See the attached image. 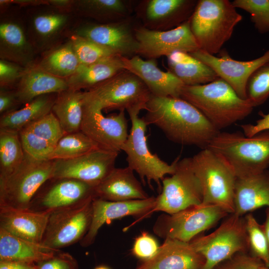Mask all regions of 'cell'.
I'll return each mask as SVG.
<instances>
[{
    "instance_id": "b9f144b4",
    "label": "cell",
    "mask_w": 269,
    "mask_h": 269,
    "mask_svg": "<svg viewBox=\"0 0 269 269\" xmlns=\"http://www.w3.org/2000/svg\"><path fill=\"white\" fill-rule=\"evenodd\" d=\"M66 20V16L61 14L41 15L35 18L34 27L40 35L48 36L59 30L64 24Z\"/></svg>"
},
{
    "instance_id": "30bf717a",
    "label": "cell",
    "mask_w": 269,
    "mask_h": 269,
    "mask_svg": "<svg viewBox=\"0 0 269 269\" xmlns=\"http://www.w3.org/2000/svg\"><path fill=\"white\" fill-rule=\"evenodd\" d=\"M229 214L219 206L201 204L173 214H161L156 219L152 230L155 235L164 240L171 239L189 243Z\"/></svg>"
},
{
    "instance_id": "4316f807",
    "label": "cell",
    "mask_w": 269,
    "mask_h": 269,
    "mask_svg": "<svg viewBox=\"0 0 269 269\" xmlns=\"http://www.w3.org/2000/svg\"><path fill=\"white\" fill-rule=\"evenodd\" d=\"M60 251L20 238L0 228V261L35 264L52 258Z\"/></svg>"
},
{
    "instance_id": "603a6c76",
    "label": "cell",
    "mask_w": 269,
    "mask_h": 269,
    "mask_svg": "<svg viewBox=\"0 0 269 269\" xmlns=\"http://www.w3.org/2000/svg\"><path fill=\"white\" fill-rule=\"evenodd\" d=\"M128 166L115 167L99 184L94 187L93 199L118 202L145 199L150 197Z\"/></svg>"
},
{
    "instance_id": "83f0119b",
    "label": "cell",
    "mask_w": 269,
    "mask_h": 269,
    "mask_svg": "<svg viewBox=\"0 0 269 269\" xmlns=\"http://www.w3.org/2000/svg\"><path fill=\"white\" fill-rule=\"evenodd\" d=\"M197 1L191 0H150L145 8V17L149 23L172 29L188 20Z\"/></svg>"
},
{
    "instance_id": "f6af8a7d",
    "label": "cell",
    "mask_w": 269,
    "mask_h": 269,
    "mask_svg": "<svg viewBox=\"0 0 269 269\" xmlns=\"http://www.w3.org/2000/svg\"><path fill=\"white\" fill-rule=\"evenodd\" d=\"M37 269H78V264L70 254L60 251L52 258L37 264Z\"/></svg>"
},
{
    "instance_id": "3957f363",
    "label": "cell",
    "mask_w": 269,
    "mask_h": 269,
    "mask_svg": "<svg viewBox=\"0 0 269 269\" xmlns=\"http://www.w3.org/2000/svg\"><path fill=\"white\" fill-rule=\"evenodd\" d=\"M206 148L224 158L238 178L256 174L269 166V130L251 137L240 132H219Z\"/></svg>"
},
{
    "instance_id": "484cf974",
    "label": "cell",
    "mask_w": 269,
    "mask_h": 269,
    "mask_svg": "<svg viewBox=\"0 0 269 269\" xmlns=\"http://www.w3.org/2000/svg\"><path fill=\"white\" fill-rule=\"evenodd\" d=\"M69 89L66 80L36 67L24 70L14 92L19 103L26 104L39 96L58 94Z\"/></svg>"
},
{
    "instance_id": "7c38bea8",
    "label": "cell",
    "mask_w": 269,
    "mask_h": 269,
    "mask_svg": "<svg viewBox=\"0 0 269 269\" xmlns=\"http://www.w3.org/2000/svg\"><path fill=\"white\" fill-rule=\"evenodd\" d=\"M93 199L50 214L41 244L58 251L80 242L91 225Z\"/></svg>"
},
{
    "instance_id": "8992f818",
    "label": "cell",
    "mask_w": 269,
    "mask_h": 269,
    "mask_svg": "<svg viewBox=\"0 0 269 269\" xmlns=\"http://www.w3.org/2000/svg\"><path fill=\"white\" fill-rule=\"evenodd\" d=\"M140 111L139 109L128 111L132 126L122 150L127 155L128 166L138 175L144 184L146 182L151 187V182H154L160 193L162 188L160 182L166 175L175 172L180 156L169 164L151 152L145 135L147 126L142 118L139 117Z\"/></svg>"
},
{
    "instance_id": "bcb514c9",
    "label": "cell",
    "mask_w": 269,
    "mask_h": 269,
    "mask_svg": "<svg viewBox=\"0 0 269 269\" xmlns=\"http://www.w3.org/2000/svg\"><path fill=\"white\" fill-rule=\"evenodd\" d=\"M24 70L18 66L4 60L0 61V83L1 87L9 85L20 79Z\"/></svg>"
},
{
    "instance_id": "f546056e",
    "label": "cell",
    "mask_w": 269,
    "mask_h": 269,
    "mask_svg": "<svg viewBox=\"0 0 269 269\" xmlns=\"http://www.w3.org/2000/svg\"><path fill=\"white\" fill-rule=\"evenodd\" d=\"M167 59L169 71L185 85L206 84L219 78L211 68L189 53L175 51Z\"/></svg>"
},
{
    "instance_id": "7a4b0ae2",
    "label": "cell",
    "mask_w": 269,
    "mask_h": 269,
    "mask_svg": "<svg viewBox=\"0 0 269 269\" xmlns=\"http://www.w3.org/2000/svg\"><path fill=\"white\" fill-rule=\"evenodd\" d=\"M180 98L196 108L220 132L248 117L254 108L220 78L206 84L185 85Z\"/></svg>"
},
{
    "instance_id": "7dc6e473",
    "label": "cell",
    "mask_w": 269,
    "mask_h": 269,
    "mask_svg": "<svg viewBox=\"0 0 269 269\" xmlns=\"http://www.w3.org/2000/svg\"><path fill=\"white\" fill-rule=\"evenodd\" d=\"M261 118L255 124H245L241 126L243 134L248 137L252 136L261 132L269 130V113H259Z\"/></svg>"
},
{
    "instance_id": "5b68a950",
    "label": "cell",
    "mask_w": 269,
    "mask_h": 269,
    "mask_svg": "<svg viewBox=\"0 0 269 269\" xmlns=\"http://www.w3.org/2000/svg\"><path fill=\"white\" fill-rule=\"evenodd\" d=\"M193 170L203 192V205L219 206L229 214L235 211L237 180L233 169L220 155L205 148L191 157Z\"/></svg>"
},
{
    "instance_id": "7402d4cb",
    "label": "cell",
    "mask_w": 269,
    "mask_h": 269,
    "mask_svg": "<svg viewBox=\"0 0 269 269\" xmlns=\"http://www.w3.org/2000/svg\"><path fill=\"white\" fill-rule=\"evenodd\" d=\"M77 35L125 57L136 54L138 42L130 26L124 23L93 24L80 29Z\"/></svg>"
},
{
    "instance_id": "7bdbcfd3",
    "label": "cell",
    "mask_w": 269,
    "mask_h": 269,
    "mask_svg": "<svg viewBox=\"0 0 269 269\" xmlns=\"http://www.w3.org/2000/svg\"><path fill=\"white\" fill-rule=\"evenodd\" d=\"M263 266L265 265L260 260L248 253H238L214 269H260Z\"/></svg>"
},
{
    "instance_id": "9c48e42d",
    "label": "cell",
    "mask_w": 269,
    "mask_h": 269,
    "mask_svg": "<svg viewBox=\"0 0 269 269\" xmlns=\"http://www.w3.org/2000/svg\"><path fill=\"white\" fill-rule=\"evenodd\" d=\"M54 161L37 160L25 154L20 164L0 180V208L28 209L41 186L53 176Z\"/></svg>"
},
{
    "instance_id": "c3c4849f",
    "label": "cell",
    "mask_w": 269,
    "mask_h": 269,
    "mask_svg": "<svg viewBox=\"0 0 269 269\" xmlns=\"http://www.w3.org/2000/svg\"><path fill=\"white\" fill-rule=\"evenodd\" d=\"M19 103L15 92L1 91L0 93V113L1 115L15 111Z\"/></svg>"
},
{
    "instance_id": "f907efd6",
    "label": "cell",
    "mask_w": 269,
    "mask_h": 269,
    "mask_svg": "<svg viewBox=\"0 0 269 269\" xmlns=\"http://www.w3.org/2000/svg\"><path fill=\"white\" fill-rule=\"evenodd\" d=\"M269 246V208L266 210V220L263 224Z\"/></svg>"
},
{
    "instance_id": "4fadbf2b",
    "label": "cell",
    "mask_w": 269,
    "mask_h": 269,
    "mask_svg": "<svg viewBox=\"0 0 269 269\" xmlns=\"http://www.w3.org/2000/svg\"><path fill=\"white\" fill-rule=\"evenodd\" d=\"M93 186L77 179L51 178L37 191L28 209L50 214L93 198Z\"/></svg>"
},
{
    "instance_id": "d6986e66",
    "label": "cell",
    "mask_w": 269,
    "mask_h": 269,
    "mask_svg": "<svg viewBox=\"0 0 269 269\" xmlns=\"http://www.w3.org/2000/svg\"><path fill=\"white\" fill-rule=\"evenodd\" d=\"M26 155L37 160H47L59 140L65 134L51 112L27 125L19 132Z\"/></svg>"
},
{
    "instance_id": "2e32d148",
    "label": "cell",
    "mask_w": 269,
    "mask_h": 269,
    "mask_svg": "<svg viewBox=\"0 0 269 269\" xmlns=\"http://www.w3.org/2000/svg\"><path fill=\"white\" fill-rule=\"evenodd\" d=\"M119 153L97 149L75 158L53 160L52 178L75 179L95 187L115 168Z\"/></svg>"
},
{
    "instance_id": "5bb4252c",
    "label": "cell",
    "mask_w": 269,
    "mask_h": 269,
    "mask_svg": "<svg viewBox=\"0 0 269 269\" xmlns=\"http://www.w3.org/2000/svg\"><path fill=\"white\" fill-rule=\"evenodd\" d=\"M138 42L137 53L148 59L166 57L175 51L189 53L199 49L190 28V19L178 26L166 30L145 27L135 29Z\"/></svg>"
},
{
    "instance_id": "f35d334b",
    "label": "cell",
    "mask_w": 269,
    "mask_h": 269,
    "mask_svg": "<svg viewBox=\"0 0 269 269\" xmlns=\"http://www.w3.org/2000/svg\"><path fill=\"white\" fill-rule=\"evenodd\" d=\"M232 3L235 8L249 13L252 22L259 32H269V0H234Z\"/></svg>"
},
{
    "instance_id": "ac0fdd59",
    "label": "cell",
    "mask_w": 269,
    "mask_h": 269,
    "mask_svg": "<svg viewBox=\"0 0 269 269\" xmlns=\"http://www.w3.org/2000/svg\"><path fill=\"white\" fill-rule=\"evenodd\" d=\"M155 197L147 199L125 201H109L93 199L92 216L90 226L87 234L80 241L83 247H87L94 243L98 232L105 224L124 217L137 218L138 222L152 214L154 206Z\"/></svg>"
},
{
    "instance_id": "ee69618b",
    "label": "cell",
    "mask_w": 269,
    "mask_h": 269,
    "mask_svg": "<svg viewBox=\"0 0 269 269\" xmlns=\"http://www.w3.org/2000/svg\"><path fill=\"white\" fill-rule=\"evenodd\" d=\"M159 247L153 237L143 232L135 239L132 253L141 260H145L152 257L157 251Z\"/></svg>"
},
{
    "instance_id": "d4e9b609",
    "label": "cell",
    "mask_w": 269,
    "mask_h": 269,
    "mask_svg": "<svg viewBox=\"0 0 269 269\" xmlns=\"http://www.w3.org/2000/svg\"><path fill=\"white\" fill-rule=\"evenodd\" d=\"M234 214L241 216L263 207L269 208V170L238 178L234 197Z\"/></svg>"
},
{
    "instance_id": "ffe728a7",
    "label": "cell",
    "mask_w": 269,
    "mask_h": 269,
    "mask_svg": "<svg viewBox=\"0 0 269 269\" xmlns=\"http://www.w3.org/2000/svg\"><path fill=\"white\" fill-rule=\"evenodd\" d=\"M125 70L138 77L151 95L180 98L185 85L170 71L164 72L157 66L154 59L144 60L138 55L122 57Z\"/></svg>"
},
{
    "instance_id": "ab89813d",
    "label": "cell",
    "mask_w": 269,
    "mask_h": 269,
    "mask_svg": "<svg viewBox=\"0 0 269 269\" xmlns=\"http://www.w3.org/2000/svg\"><path fill=\"white\" fill-rule=\"evenodd\" d=\"M80 3L86 11L95 16L122 17L127 12L125 2L121 0H85Z\"/></svg>"
},
{
    "instance_id": "8fae6325",
    "label": "cell",
    "mask_w": 269,
    "mask_h": 269,
    "mask_svg": "<svg viewBox=\"0 0 269 269\" xmlns=\"http://www.w3.org/2000/svg\"><path fill=\"white\" fill-rule=\"evenodd\" d=\"M161 182L152 213L161 211L171 214L202 204V190L193 170L191 157L179 159L175 172Z\"/></svg>"
},
{
    "instance_id": "60d3db41",
    "label": "cell",
    "mask_w": 269,
    "mask_h": 269,
    "mask_svg": "<svg viewBox=\"0 0 269 269\" xmlns=\"http://www.w3.org/2000/svg\"><path fill=\"white\" fill-rule=\"evenodd\" d=\"M1 46L12 49L20 50L26 46V38L21 28L17 24L3 23L0 25Z\"/></svg>"
},
{
    "instance_id": "ba28073f",
    "label": "cell",
    "mask_w": 269,
    "mask_h": 269,
    "mask_svg": "<svg viewBox=\"0 0 269 269\" xmlns=\"http://www.w3.org/2000/svg\"><path fill=\"white\" fill-rule=\"evenodd\" d=\"M151 93L136 75L124 70L84 91V101L97 108L120 111L145 110Z\"/></svg>"
},
{
    "instance_id": "9a60e30c",
    "label": "cell",
    "mask_w": 269,
    "mask_h": 269,
    "mask_svg": "<svg viewBox=\"0 0 269 269\" xmlns=\"http://www.w3.org/2000/svg\"><path fill=\"white\" fill-rule=\"evenodd\" d=\"M102 111L84 101L81 131L99 148L119 153L129 135L125 111L107 117Z\"/></svg>"
},
{
    "instance_id": "681fc988",
    "label": "cell",
    "mask_w": 269,
    "mask_h": 269,
    "mask_svg": "<svg viewBox=\"0 0 269 269\" xmlns=\"http://www.w3.org/2000/svg\"><path fill=\"white\" fill-rule=\"evenodd\" d=\"M0 269H37V265L16 262L0 261Z\"/></svg>"
},
{
    "instance_id": "e0dca14e",
    "label": "cell",
    "mask_w": 269,
    "mask_h": 269,
    "mask_svg": "<svg viewBox=\"0 0 269 269\" xmlns=\"http://www.w3.org/2000/svg\"><path fill=\"white\" fill-rule=\"evenodd\" d=\"M219 53L220 56H216L198 49L190 54L211 68L240 97L247 99L249 78L259 67L269 61V49L261 57L246 61L233 59L226 50H222Z\"/></svg>"
},
{
    "instance_id": "cb8c5ba5",
    "label": "cell",
    "mask_w": 269,
    "mask_h": 269,
    "mask_svg": "<svg viewBox=\"0 0 269 269\" xmlns=\"http://www.w3.org/2000/svg\"><path fill=\"white\" fill-rule=\"evenodd\" d=\"M50 214L0 208V228L24 240L41 244Z\"/></svg>"
},
{
    "instance_id": "277c9868",
    "label": "cell",
    "mask_w": 269,
    "mask_h": 269,
    "mask_svg": "<svg viewBox=\"0 0 269 269\" xmlns=\"http://www.w3.org/2000/svg\"><path fill=\"white\" fill-rule=\"evenodd\" d=\"M242 15L228 0H199L190 18L199 49L214 55L231 37Z\"/></svg>"
},
{
    "instance_id": "52a82bcc",
    "label": "cell",
    "mask_w": 269,
    "mask_h": 269,
    "mask_svg": "<svg viewBox=\"0 0 269 269\" xmlns=\"http://www.w3.org/2000/svg\"><path fill=\"white\" fill-rule=\"evenodd\" d=\"M190 243L205 259L203 269H214L236 254L249 251L245 217L230 214L214 232Z\"/></svg>"
},
{
    "instance_id": "4dcf8cb0",
    "label": "cell",
    "mask_w": 269,
    "mask_h": 269,
    "mask_svg": "<svg viewBox=\"0 0 269 269\" xmlns=\"http://www.w3.org/2000/svg\"><path fill=\"white\" fill-rule=\"evenodd\" d=\"M84 92L68 90L57 94L52 109L65 134L81 131Z\"/></svg>"
},
{
    "instance_id": "8d00e7d4",
    "label": "cell",
    "mask_w": 269,
    "mask_h": 269,
    "mask_svg": "<svg viewBox=\"0 0 269 269\" xmlns=\"http://www.w3.org/2000/svg\"><path fill=\"white\" fill-rule=\"evenodd\" d=\"M71 39L73 48L80 65H89L119 55L110 49L78 35H73Z\"/></svg>"
},
{
    "instance_id": "d6a6232c",
    "label": "cell",
    "mask_w": 269,
    "mask_h": 269,
    "mask_svg": "<svg viewBox=\"0 0 269 269\" xmlns=\"http://www.w3.org/2000/svg\"><path fill=\"white\" fill-rule=\"evenodd\" d=\"M24 157L18 132L0 129V180L11 174Z\"/></svg>"
},
{
    "instance_id": "816d5d0a",
    "label": "cell",
    "mask_w": 269,
    "mask_h": 269,
    "mask_svg": "<svg viewBox=\"0 0 269 269\" xmlns=\"http://www.w3.org/2000/svg\"><path fill=\"white\" fill-rule=\"evenodd\" d=\"M49 2L55 6H64L69 5L71 1L67 0H50Z\"/></svg>"
},
{
    "instance_id": "d590c367",
    "label": "cell",
    "mask_w": 269,
    "mask_h": 269,
    "mask_svg": "<svg viewBox=\"0 0 269 269\" xmlns=\"http://www.w3.org/2000/svg\"><path fill=\"white\" fill-rule=\"evenodd\" d=\"M250 255L260 260L269 268V246L263 224H259L253 215L245 216Z\"/></svg>"
},
{
    "instance_id": "6da1fadb",
    "label": "cell",
    "mask_w": 269,
    "mask_h": 269,
    "mask_svg": "<svg viewBox=\"0 0 269 269\" xmlns=\"http://www.w3.org/2000/svg\"><path fill=\"white\" fill-rule=\"evenodd\" d=\"M142 117L158 128L170 141L206 148L220 132L193 105L180 98L151 95Z\"/></svg>"
},
{
    "instance_id": "836d02e7",
    "label": "cell",
    "mask_w": 269,
    "mask_h": 269,
    "mask_svg": "<svg viewBox=\"0 0 269 269\" xmlns=\"http://www.w3.org/2000/svg\"><path fill=\"white\" fill-rule=\"evenodd\" d=\"M97 149L100 148L81 131L65 134L59 140L47 160L73 159Z\"/></svg>"
},
{
    "instance_id": "1f68e13d",
    "label": "cell",
    "mask_w": 269,
    "mask_h": 269,
    "mask_svg": "<svg viewBox=\"0 0 269 269\" xmlns=\"http://www.w3.org/2000/svg\"><path fill=\"white\" fill-rule=\"evenodd\" d=\"M54 94L39 96L21 109L1 115L0 129L19 132L27 125L43 118L52 111Z\"/></svg>"
},
{
    "instance_id": "e575fe53",
    "label": "cell",
    "mask_w": 269,
    "mask_h": 269,
    "mask_svg": "<svg viewBox=\"0 0 269 269\" xmlns=\"http://www.w3.org/2000/svg\"><path fill=\"white\" fill-rule=\"evenodd\" d=\"M80 65L70 42L51 52L41 61L39 67L49 73L62 78L72 76Z\"/></svg>"
},
{
    "instance_id": "f1b7e54d",
    "label": "cell",
    "mask_w": 269,
    "mask_h": 269,
    "mask_svg": "<svg viewBox=\"0 0 269 269\" xmlns=\"http://www.w3.org/2000/svg\"><path fill=\"white\" fill-rule=\"evenodd\" d=\"M122 57L116 55L89 65H80L67 79L69 89L88 90L125 70Z\"/></svg>"
},
{
    "instance_id": "44dd1931",
    "label": "cell",
    "mask_w": 269,
    "mask_h": 269,
    "mask_svg": "<svg viewBox=\"0 0 269 269\" xmlns=\"http://www.w3.org/2000/svg\"><path fill=\"white\" fill-rule=\"evenodd\" d=\"M204 264L190 242L167 239L152 257L141 260L135 269H203Z\"/></svg>"
},
{
    "instance_id": "74e56055",
    "label": "cell",
    "mask_w": 269,
    "mask_h": 269,
    "mask_svg": "<svg viewBox=\"0 0 269 269\" xmlns=\"http://www.w3.org/2000/svg\"><path fill=\"white\" fill-rule=\"evenodd\" d=\"M269 97V61L251 75L247 84V99L254 107L263 104Z\"/></svg>"
},
{
    "instance_id": "f5cc1de1",
    "label": "cell",
    "mask_w": 269,
    "mask_h": 269,
    "mask_svg": "<svg viewBox=\"0 0 269 269\" xmlns=\"http://www.w3.org/2000/svg\"><path fill=\"white\" fill-rule=\"evenodd\" d=\"M94 269H110L106 266H101L97 267Z\"/></svg>"
}]
</instances>
